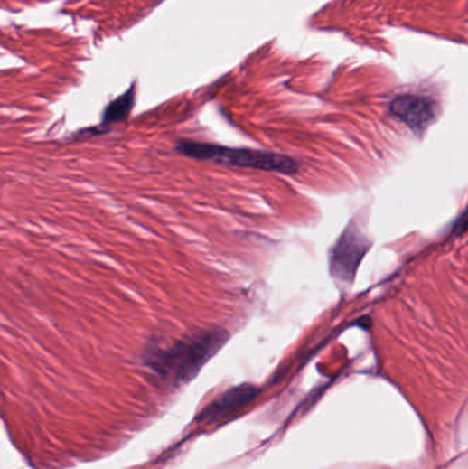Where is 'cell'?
Wrapping results in <instances>:
<instances>
[{
    "label": "cell",
    "mask_w": 468,
    "mask_h": 469,
    "mask_svg": "<svg viewBox=\"0 0 468 469\" xmlns=\"http://www.w3.org/2000/svg\"><path fill=\"white\" fill-rule=\"evenodd\" d=\"M460 230V232H463V230H467L468 228V211H465L464 214H463L462 217H460L459 221L456 222V225H454V230Z\"/></svg>",
    "instance_id": "7"
},
{
    "label": "cell",
    "mask_w": 468,
    "mask_h": 469,
    "mask_svg": "<svg viewBox=\"0 0 468 469\" xmlns=\"http://www.w3.org/2000/svg\"><path fill=\"white\" fill-rule=\"evenodd\" d=\"M135 102V87L132 86L126 94L110 102L103 110L102 127L115 126V124L126 121L131 114Z\"/></svg>",
    "instance_id": "6"
},
{
    "label": "cell",
    "mask_w": 468,
    "mask_h": 469,
    "mask_svg": "<svg viewBox=\"0 0 468 469\" xmlns=\"http://www.w3.org/2000/svg\"><path fill=\"white\" fill-rule=\"evenodd\" d=\"M391 113L417 134H422L437 116L435 100L417 95H403L391 102Z\"/></svg>",
    "instance_id": "4"
},
{
    "label": "cell",
    "mask_w": 468,
    "mask_h": 469,
    "mask_svg": "<svg viewBox=\"0 0 468 469\" xmlns=\"http://www.w3.org/2000/svg\"><path fill=\"white\" fill-rule=\"evenodd\" d=\"M257 387L251 386V384H240V386L229 389V391L219 396L214 401H211L201 412L198 418H200V421L213 423V421L229 417L232 413L238 412V410L246 407L248 402L253 401L257 397Z\"/></svg>",
    "instance_id": "5"
},
{
    "label": "cell",
    "mask_w": 468,
    "mask_h": 469,
    "mask_svg": "<svg viewBox=\"0 0 468 469\" xmlns=\"http://www.w3.org/2000/svg\"><path fill=\"white\" fill-rule=\"evenodd\" d=\"M177 151L183 155L200 161H211L218 165L235 166V168L257 169V171L276 172L282 174H297V161L283 154L272 151L253 150V148H234L213 143L180 140Z\"/></svg>",
    "instance_id": "2"
},
{
    "label": "cell",
    "mask_w": 468,
    "mask_h": 469,
    "mask_svg": "<svg viewBox=\"0 0 468 469\" xmlns=\"http://www.w3.org/2000/svg\"><path fill=\"white\" fill-rule=\"evenodd\" d=\"M369 248V240L363 233L357 230L356 225H349L332 249V277L340 282H353L357 267L366 256Z\"/></svg>",
    "instance_id": "3"
},
{
    "label": "cell",
    "mask_w": 468,
    "mask_h": 469,
    "mask_svg": "<svg viewBox=\"0 0 468 469\" xmlns=\"http://www.w3.org/2000/svg\"><path fill=\"white\" fill-rule=\"evenodd\" d=\"M229 333L221 328H208L180 339L166 349L153 350L147 364L174 383H186L226 343Z\"/></svg>",
    "instance_id": "1"
}]
</instances>
